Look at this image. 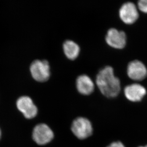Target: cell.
I'll list each match as a JSON object with an SVG mask.
<instances>
[{
	"instance_id": "7",
	"label": "cell",
	"mask_w": 147,
	"mask_h": 147,
	"mask_svg": "<svg viewBox=\"0 0 147 147\" xmlns=\"http://www.w3.org/2000/svg\"><path fill=\"white\" fill-rule=\"evenodd\" d=\"M119 16L124 23L131 24L137 20L139 13L136 5L133 3L128 2L121 6L119 9Z\"/></svg>"
},
{
	"instance_id": "4",
	"label": "cell",
	"mask_w": 147,
	"mask_h": 147,
	"mask_svg": "<svg viewBox=\"0 0 147 147\" xmlns=\"http://www.w3.org/2000/svg\"><path fill=\"white\" fill-rule=\"evenodd\" d=\"M54 133L45 124H39L35 127L32 132V138L38 144L44 145L53 140Z\"/></svg>"
},
{
	"instance_id": "9",
	"label": "cell",
	"mask_w": 147,
	"mask_h": 147,
	"mask_svg": "<svg viewBox=\"0 0 147 147\" xmlns=\"http://www.w3.org/2000/svg\"><path fill=\"white\" fill-rule=\"evenodd\" d=\"M126 98L132 102H138L144 97L147 91L143 86L134 83L126 86L124 90Z\"/></svg>"
},
{
	"instance_id": "6",
	"label": "cell",
	"mask_w": 147,
	"mask_h": 147,
	"mask_svg": "<svg viewBox=\"0 0 147 147\" xmlns=\"http://www.w3.org/2000/svg\"><path fill=\"white\" fill-rule=\"evenodd\" d=\"M17 108L25 118L31 119L38 113V109L32 100L28 96H22L18 98L16 102Z\"/></svg>"
},
{
	"instance_id": "11",
	"label": "cell",
	"mask_w": 147,
	"mask_h": 147,
	"mask_svg": "<svg viewBox=\"0 0 147 147\" xmlns=\"http://www.w3.org/2000/svg\"><path fill=\"white\" fill-rule=\"evenodd\" d=\"M64 53L67 57L70 60L77 58L80 53V49L77 43L72 40H66L63 45Z\"/></svg>"
},
{
	"instance_id": "2",
	"label": "cell",
	"mask_w": 147,
	"mask_h": 147,
	"mask_svg": "<svg viewBox=\"0 0 147 147\" xmlns=\"http://www.w3.org/2000/svg\"><path fill=\"white\" fill-rule=\"evenodd\" d=\"M71 131L77 138L84 140L92 134L93 128L89 119L83 117L77 118L72 122Z\"/></svg>"
},
{
	"instance_id": "8",
	"label": "cell",
	"mask_w": 147,
	"mask_h": 147,
	"mask_svg": "<svg viewBox=\"0 0 147 147\" xmlns=\"http://www.w3.org/2000/svg\"><path fill=\"white\" fill-rule=\"evenodd\" d=\"M127 74L134 81H142L147 76V68L142 61L135 60L128 64Z\"/></svg>"
},
{
	"instance_id": "3",
	"label": "cell",
	"mask_w": 147,
	"mask_h": 147,
	"mask_svg": "<svg viewBox=\"0 0 147 147\" xmlns=\"http://www.w3.org/2000/svg\"><path fill=\"white\" fill-rule=\"evenodd\" d=\"M30 71L32 77L38 82H45L50 77V66L46 60L33 61L30 67Z\"/></svg>"
},
{
	"instance_id": "14",
	"label": "cell",
	"mask_w": 147,
	"mask_h": 147,
	"mask_svg": "<svg viewBox=\"0 0 147 147\" xmlns=\"http://www.w3.org/2000/svg\"><path fill=\"white\" fill-rule=\"evenodd\" d=\"M1 129H0V138H1Z\"/></svg>"
},
{
	"instance_id": "10",
	"label": "cell",
	"mask_w": 147,
	"mask_h": 147,
	"mask_svg": "<svg viewBox=\"0 0 147 147\" xmlns=\"http://www.w3.org/2000/svg\"><path fill=\"white\" fill-rule=\"evenodd\" d=\"M76 86L78 92L84 95L90 94L94 89L93 82L88 76L86 75L78 77L76 81Z\"/></svg>"
},
{
	"instance_id": "15",
	"label": "cell",
	"mask_w": 147,
	"mask_h": 147,
	"mask_svg": "<svg viewBox=\"0 0 147 147\" xmlns=\"http://www.w3.org/2000/svg\"><path fill=\"white\" fill-rule=\"evenodd\" d=\"M147 147V145H146V146H141V147Z\"/></svg>"
},
{
	"instance_id": "12",
	"label": "cell",
	"mask_w": 147,
	"mask_h": 147,
	"mask_svg": "<svg viewBox=\"0 0 147 147\" xmlns=\"http://www.w3.org/2000/svg\"><path fill=\"white\" fill-rule=\"evenodd\" d=\"M138 6L140 11L147 13V0L139 1L138 3Z\"/></svg>"
},
{
	"instance_id": "13",
	"label": "cell",
	"mask_w": 147,
	"mask_h": 147,
	"mask_svg": "<svg viewBox=\"0 0 147 147\" xmlns=\"http://www.w3.org/2000/svg\"><path fill=\"white\" fill-rule=\"evenodd\" d=\"M107 147H125L121 142H114Z\"/></svg>"
},
{
	"instance_id": "5",
	"label": "cell",
	"mask_w": 147,
	"mask_h": 147,
	"mask_svg": "<svg viewBox=\"0 0 147 147\" xmlns=\"http://www.w3.org/2000/svg\"><path fill=\"white\" fill-rule=\"evenodd\" d=\"M105 40L109 46L115 49H123L126 44V36L125 32L115 28L109 30Z\"/></svg>"
},
{
	"instance_id": "1",
	"label": "cell",
	"mask_w": 147,
	"mask_h": 147,
	"mask_svg": "<svg viewBox=\"0 0 147 147\" xmlns=\"http://www.w3.org/2000/svg\"><path fill=\"white\" fill-rule=\"evenodd\" d=\"M96 82L100 92L107 97H115L120 92L121 82L115 76L111 67L108 66L101 69L97 75Z\"/></svg>"
}]
</instances>
